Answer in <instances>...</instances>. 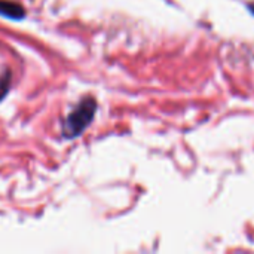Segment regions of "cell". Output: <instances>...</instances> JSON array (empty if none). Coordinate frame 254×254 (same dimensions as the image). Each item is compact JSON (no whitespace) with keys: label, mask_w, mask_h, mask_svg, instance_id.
Listing matches in <instances>:
<instances>
[{"label":"cell","mask_w":254,"mask_h":254,"mask_svg":"<svg viewBox=\"0 0 254 254\" xmlns=\"http://www.w3.org/2000/svg\"><path fill=\"white\" fill-rule=\"evenodd\" d=\"M9 86H10V76L6 73L3 77H0V100L7 94Z\"/></svg>","instance_id":"obj_3"},{"label":"cell","mask_w":254,"mask_h":254,"mask_svg":"<svg viewBox=\"0 0 254 254\" xmlns=\"http://www.w3.org/2000/svg\"><path fill=\"white\" fill-rule=\"evenodd\" d=\"M97 109V103L92 98H86L74 107V110L68 115V118L64 122L63 134L65 138H74L77 137L82 131L86 129V127L91 124L94 119Z\"/></svg>","instance_id":"obj_1"},{"label":"cell","mask_w":254,"mask_h":254,"mask_svg":"<svg viewBox=\"0 0 254 254\" xmlns=\"http://www.w3.org/2000/svg\"><path fill=\"white\" fill-rule=\"evenodd\" d=\"M0 15L12 19H21L25 15V10L18 3L9 0H0Z\"/></svg>","instance_id":"obj_2"}]
</instances>
